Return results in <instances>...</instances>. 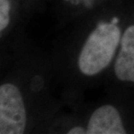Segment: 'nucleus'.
I'll use <instances>...</instances> for the list:
<instances>
[{"label": "nucleus", "instance_id": "nucleus-5", "mask_svg": "<svg viewBox=\"0 0 134 134\" xmlns=\"http://www.w3.org/2000/svg\"><path fill=\"white\" fill-rule=\"evenodd\" d=\"M10 4L9 0H0V31L7 28L10 23Z\"/></svg>", "mask_w": 134, "mask_h": 134}, {"label": "nucleus", "instance_id": "nucleus-4", "mask_svg": "<svg viewBox=\"0 0 134 134\" xmlns=\"http://www.w3.org/2000/svg\"><path fill=\"white\" fill-rule=\"evenodd\" d=\"M114 65V72L120 81L134 83V25L125 29Z\"/></svg>", "mask_w": 134, "mask_h": 134}, {"label": "nucleus", "instance_id": "nucleus-7", "mask_svg": "<svg viewBox=\"0 0 134 134\" xmlns=\"http://www.w3.org/2000/svg\"><path fill=\"white\" fill-rule=\"evenodd\" d=\"M85 1H88V0H85Z\"/></svg>", "mask_w": 134, "mask_h": 134}, {"label": "nucleus", "instance_id": "nucleus-2", "mask_svg": "<svg viewBox=\"0 0 134 134\" xmlns=\"http://www.w3.org/2000/svg\"><path fill=\"white\" fill-rule=\"evenodd\" d=\"M26 127V111L20 90L12 83L0 86V133L22 134Z\"/></svg>", "mask_w": 134, "mask_h": 134}, {"label": "nucleus", "instance_id": "nucleus-6", "mask_svg": "<svg viewBox=\"0 0 134 134\" xmlns=\"http://www.w3.org/2000/svg\"><path fill=\"white\" fill-rule=\"evenodd\" d=\"M68 134H84V133H87V129H85L83 127L80 126H75L71 128L68 132Z\"/></svg>", "mask_w": 134, "mask_h": 134}, {"label": "nucleus", "instance_id": "nucleus-1", "mask_svg": "<svg viewBox=\"0 0 134 134\" xmlns=\"http://www.w3.org/2000/svg\"><path fill=\"white\" fill-rule=\"evenodd\" d=\"M121 31L112 23L99 24L85 40L80 51L77 65L86 76L100 73L113 59L121 41Z\"/></svg>", "mask_w": 134, "mask_h": 134}, {"label": "nucleus", "instance_id": "nucleus-3", "mask_svg": "<svg viewBox=\"0 0 134 134\" xmlns=\"http://www.w3.org/2000/svg\"><path fill=\"white\" fill-rule=\"evenodd\" d=\"M86 129L88 134L126 133L119 111L111 104L102 105L92 112Z\"/></svg>", "mask_w": 134, "mask_h": 134}]
</instances>
